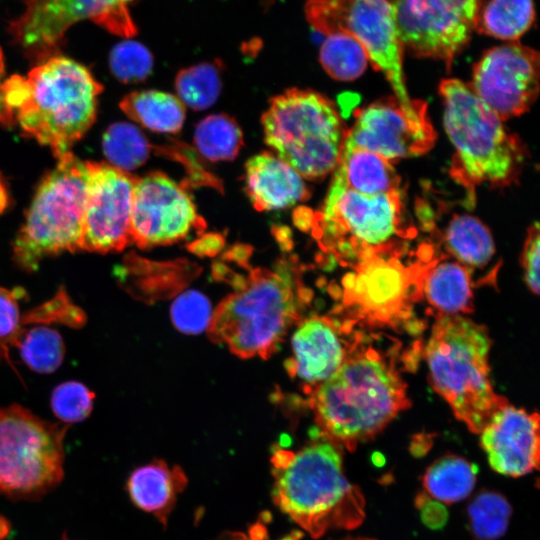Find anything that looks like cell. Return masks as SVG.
Listing matches in <instances>:
<instances>
[{
	"instance_id": "obj_1",
	"label": "cell",
	"mask_w": 540,
	"mask_h": 540,
	"mask_svg": "<svg viewBox=\"0 0 540 540\" xmlns=\"http://www.w3.org/2000/svg\"><path fill=\"white\" fill-rule=\"evenodd\" d=\"M311 406L325 440L353 451L409 406L406 386L392 364L372 352L345 359L315 389Z\"/></svg>"
},
{
	"instance_id": "obj_2",
	"label": "cell",
	"mask_w": 540,
	"mask_h": 540,
	"mask_svg": "<svg viewBox=\"0 0 540 540\" xmlns=\"http://www.w3.org/2000/svg\"><path fill=\"white\" fill-rule=\"evenodd\" d=\"M273 500L311 537L332 529H354L365 517V500L343 470L339 446L325 440L273 459Z\"/></svg>"
},
{
	"instance_id": "obj_3",
	"label": "cell",
	"mask_w": 540,
	"mask_h": 540,
	"mask_svg": "<svg viewBox=\"0 0 540 540\" xmlns=\"http://www.w3.org/2000/svg\"><path fill=\"white\" fill-rule=\"evenodd\" d=\"M301 294L292 261L282 260L274 270L255 268L217 306L209 336L238 357L267 359L298 321Z\"/></svg>"
},
{
	"instance_id": "obj_4",
	"label": "cell",
	"mask_w": 540,
	"mask_h": 540,
	"mask_svg": "<svg viewBox=\"0 0 540 540\" xmlns=\"http://www.w3.org/2000/svg\"><path fill=\"white\" fill-rule=\"evenodd\" d=\"M490 347L486 328L458 315L439 317L426 347L432 386L474 433H481L508 402L495 393L491 383Z\"/></svg>"
},
{
	"instance_id": "obj_5",
	"label": "cell",
	"mask_w": 540,
	"mask_h": 540,
	"mask_svg": "<svg viewBox=\"0 0 540 540\" xmlns=\"http://www.w3.org/2000/svg\"><path fill=\"white\" fill-rule=\"evenodd\" d=\"M26 79L29 92L16 121L58 158L92 126L102 85L85 66L60 55L39 63Z\"/></svg>"
},
{
	"instance_id": "obj_6",
	"label": "cell",
	"mask_w": 540,
	"mask_h": 540,
	"mask_svg": "<svg viewBox=\"0 0 540 540\" xmlns=\"http://www.w3.org/2000/svg\"><path fill=\"white\" fill-rule=\"evenodd\" d=\"M439 91L444 127L456 154L452 174L466 186H504L516 179L524 161L517 136L474 93L469 84L445 79Z\"/></svg>"
},
{
	"instance_id": "obj_7",
	"label": "cell",
	"mask_w": 540,
	"mask_h": 540,
	"mask_svg": "<svg viewBox=\"0 0 540 540\" xmlns=\"http://www.w3.org/2000/svg\"><path fill=\"white\" fill-rule=\"evenodd\" d=\"M261 122L266 144L302 178L320 180L335 170L347 131L325 96L286 90L270 100Z\"/></svg>"
},
{
	"instance_id": "obj_8",
	"label": "cell",
	"mask_w": 540,
	"mask_h": 540,
	"mask_svg": "<svg viewBox=\"0 0 540 540\" xmlns=\"http://www.w3.org/2000/svg\"><path fill=\"white\" fill-rule=\"evenodd\" d=\"M86 188V162L71 152L58 157L14 240L13 260L21 269L34 271L46 257L82 250Z\"/></svg>"
},
{
	"instance_id": "obj_9",
	"label": "cell",
	"mask_w": 540,
	"mask_h": 540,
	"mask_svg": "<svg viewBox=\"0 0 540 540\" xmlns=\"http://www.w3.org/2000/svg\"><path fill=\"white\" fill-rule=\"evenodd\" d=\"M308 23L326 35L347 34L364 48L368 60L389 81L406 115L418 125L431 126L426 105L413 100L405 83L402 55L390 0H306Z\"/></svg>"
},
{
	"instance_id": "obj_10",
	"label": "cell",
	"mask_w": 540,
	"mask_h": 540,
	"mask_svg": "<svg viewBox=\"0 0 540 540\" xmlns=\"http://www.w3.org/2000/svg\"><path fill=\"white\" fill-rule=\"evenodd\" d=\"M66 430L22 406L0 408V493L35 500L57 487L64 477Z\"/></svg>"
},
{
	"instance_id": "obj_11",
	"label": "cell",
	"mask_w": 540,
	"mask_h": 540,
	"mask_svg": "<svg viewBox=\"0 0 540 540\" xmlns=\"http://www.w3.org/2000/svg\"><path fill=\"white\" fill-rule=\"evenodd\" d=\"M135 0H24L25 10L8 30L31 59L45 61L60 50L66 31L88 19L112 34L130 38L137 34L129 6Z\"/></svg>"
},
{
	"instance_id": "obj_12",
	"label": "cell",
	"mask_w": 540,
	"mask_h": 540,
	"mask_svg": "<svg viewBox=\"0 0 540 540\" xmlns=\"http://www.w3.org/2000/svg\"><path fill=\"white\" fill-rule=\"evenodd\" d=\"M399 40L413 55L449 67L475 28L480 0H390Z\"/></svg>"
},
{
	"instance_id": "obj_13",
	"label": "cell",
	"mask_w": 540,
	"mask_h": 540,
	"mask_svg": "<svg viewBox=\"0 0 540 540\" xmlns=\"http://www.w3.org/2000/svg\"><path fill=\"white\" fill-rule=\"evenodd\" d=\"M87 188L82 250L119 252L132 243L131 212L136 178L111 164L86 162Z\"/></svg>"
},
{
	"instance_id": "obj_14",
	"label": "cell",
	"mask_w": 540,
	"mask_h": 540,
	"mask_svg": "<svg viewBox=\"0 0 540 540\" xmlns=\"http://www.w3.org/2000/svg\"><path fill=\"white\" fill-rule=\"evenodd\" d=\"M539 53L520 43L500 45L473 69L474 93L502 120L525 113L539 92Z\"/></svg>"
},
{
	"instance_id": "obj_15",
	"label": "cell",
	"mask_w": 540,
	"mask_h": 540,
	"mask_svg": "<svg viewBox=\"0 0 540 540\" xmlns=\"http://www.w3.org/2000/svg\"><path fill=\"white\" fill-rule=\"evenodd\" d=\"M203 227L187 191L167 175L151 172L135 180L131 237L139 248L172 244Z\"/></svg>"
},
{
	"instance_id": "obj_16",
	"label": "cell",
	"mask_w": 540,
	"mask_h": 540,
	"mask_svg": "<svg viewBox=\"0 0 540 540\" xmlns=\"http://www.w3.org/2000/svg\"><path fill=\"white\" fill-rule=\"evenodd\" d=\"M401 213L400 191L366 194L328 190L318 220L323 234L330 238L349 236L367 250L379 248L398 232Z\"/></svg>"
},
{
	"instance_id": "obj_17",
	"label": "cell",
	"mask_w": 540,
	"mask_h": 540,
	"mask_svg": "<svg viewBox=\"0 0 540 540\" xmlns=\"http://www.w3.org/2000/svg\"><path fill=\"white\" fill-rule=\"evenodd\" d=\"M434 140L432 126L413 122L394 98L364 108L347 131L344 145L369 150L391 161L422 155Z\"/></svg>"
},
{
	"instance_id": "obj_18",
	"label": "cell",
	"mask_w": 540,
	"mask_h": 540,
	"mask_svg": "<svg viewBox=\"0 0 540 540\" xmlns=\"http://www.w3.org/2000/svg\"><path fill=\"white\" fill-rule=\"evenodd\" d=\"M481 445L496 472L519 477L539 467V416L508 402L481 431Z\"/></svg>"
},
{
	"instance_id": "obj_19",
	"label": "cell",
	"mask_w": 540,
	"mask_h": 540,
	"mask_svg": "<svg viewBox=\"0 0 540 540\" xmlns=\"http://www.w3.org/2000/svg\"><path fill=\"white\" fill-rule=\"evenodd\" d=\"M363 259L345 286L348 297L367 317L389 321L405 310L412 271L396 258H385L378 248L364 251Z\"/></svg>"
},
{
	"instance_id": "obj_20",
	"label": "cell",
	"mask_w": 540,
	"mask_h": 540,
	"mask_svg": "<svg viewBox=\"0 0 540 540\" xmlns=\"http://www.w3.org/2000/svg\"><path fill=\"white\" fill-rule=\"evenodd\" d=\"M291 372L314 384L330 378L345 360L341 340L331 321L321 317L303 320L292 337Z\"/></svg>"
},
{
	"instance_id": "obj_21",
	"label": "cell",
	"mask_w": 540,
	"mask_h": 540,
	"mask_svg": "<svg viewBox=\"0 0 540 540\" xmlns=\"http://www.w3.org/2000/svg\"><path fill=\"white\" fill-rule=\"evenodd\" d=\"M245 190L258 211L288 208L309 196L303 178L270 152L257 154L246 162Z\"/></svg>"
},
{
	"instance_id": "obj_22",
	"label": "cell",
	"mask_w": 540,
	"mask_h": 540,
	"mask_svg": "<svg viewBox=\"0 0 540 540\" xmlns=\"http://www.w3.org/2000/svg\"><path fill=\"white\" fill-rule=\"evenodd\" d=\"M351 189L366 194L400 191L390 161L366 149L343 145L329 190Z\"/></svg>"
},
{
	"instance_id": "obj_23",
	"label": "cell",
	"mask_w": 540,
	"mask_h": 540,
	"mask_svg": "<svg viewBox=\"0 0 540 540\" xmlns=\"http://www.w3.org/2000/svg\"><path fill=\"white\" fill-rule=\"evenodd\" d=\"M187 482L180 467H170L164 461L157 460L131 473L127 491L138 508L154 514L162 524H166L177 494Z\"/></svg>"
},
{
	"instance_id": "obj_24",
	"label": "cell",
	"mask_w": 540,
	"mask_h": 540,
	"mask_svg": "<svg viewBox=\"0 0 540 540\" xmlns=\"http://www.w3.org/2000/svg\"><path fill=\"white\" fill-rule=\"evenodd\" d=\"M120 108L132 120L160 133H177L185 119V106L178 97L156 90L135 91L126 95Z\"/></svg>"
},
{
	"instance_id": "obj_25",
	"label": "cell",
	"mask_w": 540,
	"mask_h": 540,
	"mask_svg": "<svg viewBox=\"0 0 540 540\" xmlns=\"http://www.w3.org/2000/svg\"><path fill=\"white\" fill-rule=\"evenodd\" d=\"M429 303L444 315L472 311V290L468 270L455 262H443L431 268L425 282Z\"/></svg>"
},
{
	"instance_id": "obj_26",
	"label": "cell",
	"mask_w": 540,
	"mask_h": 540,
	"mask_svg": "<svg viewBox=\"0 0 540 540\" xmlns=\"http://www.w3.org/2000/svg\"><path fill=\"white\" fill-rule=\"evenodd\" d=\"M477 469L466 459L448 455L435 461L423 476L427 493L443 503L464 500L472 492Z\"/></svg>"
},
{
	"instance_id": "obj_27",
	"label": "cell",
	"mask_w": 540,
	"mask_h": 540,
	"mask_svg": "<svg viewBox=\"0 0 540 540\" xmlns=\"http://www.w3.org/2000/svg\"><path fill=\"white\" fill-rule=\"evenodd\" d=\"M445 243L459 261L470 267L484 266L495 251L488 228L470 215H456L452 218L445 232Z\"/></svg>"
},
{
	"instance_id": "obj_28",
	"label": "cell",
	"mask_w": 540,
	"mask_h": 540,
	"mask_svg": "<svg viewBox=\"0 0 540 540\" xmlns=\"http://www.w3.org/2000/svg\"><path fill=\"white\" fill-rule=\"evenodd\" d=\"M533 0H489L479 9L475 29L495 38L516 40L534 20Z\"/></svg>"
},
{
	"instance_id": "obj_29",
	"label": "cell",
	"mask_w": 540,
	"mask_h": 540,
	"mask_svg": "<svg viewBox=\"0 0 540 540\" xmlns=\"http://www.w3.org/2000/svg\"><path fill=\"white\" fill-rule=\"evenodd\" d=\"M222 60L216 59L182 69L175 79L179 100L193 110H204L218 99L222 88Z\"/></svg>"
},
{
	"instance_id": "obj_30",
	"label": "cell",
	"mask_w": 540,
	"mask_h": 540,
	"mask_svg": "<svg viewBox=\"0 0 540 540\" xmlns=\"http://www.w3.org/2000/svg\"><path fill=\"white\" fill-rule=\"evenodd\" d=\"M194 143L199 153L210 161L232 160L243 145V135L232 117L213 114L196 126Z\"/></svg>"
},
{
	"instance_id": "obj_31",
	"label": "cell",
	"mask_w": 540,
	"mask_h": 540,
	"mask_svg": "<svg viewBox=\"0 0 540 540\" xmlns=\"http://www.w3.org/2000/svg\"><path fill=\"white\" fill-rule=\"evenodd\" d=\"M319 60L332 78L341 81L361 76L369 61L361 44L343 33L326 35L320 47Z\"/></svg>"
},
{
	"instance_id": "obj_32",
	"label": "cell",
	"mask_w": 540,
	"mask_h": 540,
	"mask_svg": "<svg viewBox=\"0 0 540 540\" xmlns=\"http://www.w3.org/2000/svg\"><path fill=\"white\" fill-rule=\"evenodd\" d=\"M102 146L111 165L125 172L144 164L151 150L144 134L126 122L110 125L103 135Z\"/></svg>"
},
{
	"instance_id": "obj_33",
	"label": "cell",
	"mask_w": 540,
	"mask_h": 540,
	"mask_svg": "<svg viewBox=\"0 0 540 540\" xmlns=\"http://www.w3.org/2000/svg\"><path fill=\"white\" fill-rule=\"evenodd\" d=\"M15 346L27 366L38 373L54 372L62 363L65 345L61 335L45 326L22 330Z\"/></svg>"
},
{
	"instance_id": "obj_34",
	"label": "cell",
	"mask_w": 540,
	"mask_h": 540,
	"mask_svg": "<svg viewBox=\"0 0 540 540\" xmlns=\"http://www.w3.org/2000/svg\"><path fill=\"white\" fill-rule=\"evenodd\" d=\"M468 515L470 529L477 540H497L508 528L511 506L503 495L483 491L469 504Z\"/></svg>"
},
{
	"instance_id": "obj_35",
	"label": "cell",
	"mask_w": 540,
	"mask_h": 540,
	"mask_svg": "<svg viewBox=\"0 0 540 540\" xmlns=\"http://www.w3.org/2000/svg\"><path fill=\"white\" fill-rule=\"evenodd\" d=\"M114 76L123 83L145 80L153 69V56L140 42L124 40L116 44L109 55Z\"/></svg>"
},
{
	"instance_id": "obj_36",
	"label": "cell",
	"mask_w": 540,
	"mask_h": 540,
	"mask_svg": "<svg viewBox=\"0 0 540 540\" xmlns=\"http://www.w3.org/2000/svg\"><path fill=\"white\" fill-rule=\"evenodd\" d=\"M94 398L95 394L84 384L68 381L53 390L51 407L58 419L66 423L80 422L90 415Z\"/></svg>"
},
{
	"instance_id": "obj_37",
	"label": "cell",
	"mask_w": 540,
	"mask_h": 540,
	"mask_svg": "<svg viewBox=\"0 0 540 540\" xmlns=\"http://www.w3.org/2000/svg\"><path fill=\"white\" fill-rule=\"evenodd\" d=\"M174 325L184 333L196 334L208 328L212 313L208 299L198 291L182 293L171 306Z\"/></svg>"
},
{
	"instance_id": "obj_38",
	"label": "cell",
	"mask_w": 540,
	"mask_h": 540,
	"mask_svg": "<svg viewBox=\"0 0 540 540\" xmlns=\"http://www.w3.org/2000/svg\"><path fill=\"white\" fill-rule=\"evenodd\" d=\"M21 321L17 293L0 287V350L5 357L22 331Z\"/></svg>"
},
{
	"instance_id": "obj_39",
	"label": "cell",
	"mask_w": 540,
	"mask_h": 540,
	"mask_svg": "<svg viewBox=\"0 0 540 540\" xmlns=\"http://www.w3.org/2000/svg\"><path fill=\"white\" fill-rule=\"evenodd\" d=\"M539 225L535 222L528 230L522 253L524 279L529 289L539 292Z\"/></svg>"
},
{
	"instance_id": "obj_40",
	"label": "cell",
	"mask_w": 540,
	"mask_h": 540,
	"mask_svg": "<svg viewBox=\"0 0 540 540\" xmlns=\"http://www.w3.org/2000/svg\"><path fill=\"white\" fill-rule=\"evenodd\" d=\"M223 245V241L219 235H207L200 240L194 242L190 247L198 254H213Z\"/></svg>"
},
{
	"instance_id": "obj_41",
	"label": "cell",
	"mask_w": 540,
	"mask_h": 540,
	"mask_svg": "<svg viewBox=\"0 0 540 540\" xmlns=\"http://www.w3.org/2000/svg\"><path fill=\"white\" fill-rule=\"evenodd\" d=\"M437 507H438V504L433 503L432 505L433 512L431 513L428 509H425L422 514L425 522L429 525H434V527H437L438 524L443 523L444 517H446L444 509L441 506H439V508Z\"/></svg>"
},
{
	"instance_id": "obj_42",
	"label": "cell",
	"mask_w": 540,
	"mask_h": 540,
	"mask_svg": "<svg viewBox=\"0 0 540 540\" xmlns=\"http://www.w3.org/2000/svg\"><path fill=\"white\" fill-rule=\"evenodd\" d=\"M266 539V530L260 525L256 524L251 527L249 535L244 534H235L230 540H265Z\"/></svg>"
},
{
	"instance_id": "obj_43",
	"label": "cell",
	"mask_w": 540,
	"mask_h": 540,
	"mask_svg": "<svg viewBox=\"0 0 540 540\" xmlns=\"http://www.w3.org/2000/svg\"><path fill=\"white\" fill-rule=\"evenodd\" d=\"M6 190L4 188V183L0 179V211L4 208L6 203Z\"/></svg>"
},
{
	"instance_id": "obj_44",
	"label": "cell",
	"mask_w": 540,
	"mask_h": 540,
	"mask_svg": "<svg viewBox=\"0 0 540 540\" xmlns=\"http://www.w3.org/2000/svg\"><path fill=\"white\" fill-rule=\"evenodd\" d=\"M7 533H8V523L5 521V519L0 518V539L5 537Z\"/></svg>"
},
{
	"instance_id": "obj_45",
	"label": "cell",
	"mask_w": 540,
	"mask_h": 540,
	"mask_svg": "<svg viewBox=\"0 0 540 540\" xmlns=\"http://www.w3.org/2000/svg\"><path fill=\"white\" fill-rule=\"evenodd\" d=\"M4 74H5V64H4V56H3V52L0 48V84L2 83V79L4 77Z\"/></svg>"
},
{
	"instance_id": "obj_46",
	"label": "cell",
	"mask_w": 540,
	"mask_h": 540,
	"mask_svg": "<svg viewBox=\"0 0 540 540\" xmlns=\"http://www.w3.org/2000/svg\"><path fill=\"white\" fill-rule=\"evenodd\" d=\"M275 2L276 0H261L262 6L265 7L266 9L272 6Z\"/></svg>"
},
{
	"instance_id": "obj_47",
	"label": "cell",
	"mask_w": 540,
	"mask_h": 540,
	"mask_svg": "<svg viewBox=\"0 0 540 540\" xmlns=\"http://www.w3.org/2000/svg\"><path fill=\"white\" fill-rule=\"evenodd\" d=\"M348 540H372V539H366V538H356V539H348Z\"/></svg>"
},
{
	"instance_id": "obj_48",
	"label": "cell",
	"mask_w": 540,
	"mask_h": 540,
	"mask_svg": "<svg viewBox=\"0 0 540 540\" xmlns=\"http://www.w3.org/2000/svg\"><path fill=\"white\" fill-rule=\"evenodd\" d=\"M63 540H69V539H67V538H64Z\"/></svg>"
}]
</instances>
